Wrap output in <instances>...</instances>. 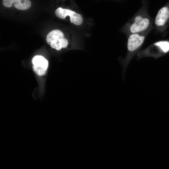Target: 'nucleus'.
<instances>
[{
  "instance_id": "nucleus-1",
  "label": "nucleus",
  "mask_w": 169,
  "mask_h": 169,
  "mask_svg": "<svg viewBox=\"0 0 169 169\" xmlns=\"http://www.w3.org/2000/svg\"><path fill=\"white\" fill-rule=\"evenodd\" d=\"M64 36V33L61 30H54L47 34L46 41L52 48L60 50L62 48L66 47L68 45V41Z\"/></svg>"
},
{
  "instance_id": "nucleus-2",
  "label": "nucleus",
  "mask_w": 169,
  "mask_h": 169,
  "mask_svg": "<svg viewBox=\"0 0 169 169\" xmlns=\"http://www.w3.org/2000/svg\"><path fill=\"white\" fill-rule=\"evenodd\" d=\"M56 16L61 19H64L69 16L70 17V21L76 25H79L83 23V18L79 14L69 9H63L59 7L55 11Z\"/></svg>"
},
{
  "instance_id": "nucleus-3",
  "label": "nucleus",
  "mask_w": 169,
  "mask_h": 169,
  "mask_svg": "<svg viewBox=\"0 0 169 169\" xmlns=\"http://www.w3.org/2000/svg\"><path fill=\"white\" fill-rule=\"evenodd\" d=\"M32 62L33 70L38 75L42 76L45 74L49 65L46 59L42 56L37 55L33 57Z\"/></svg>"
},
{
  "instance_id": "nucleus-4",
  "label": "nucleus",
  "mask_w": 169,
  "mask_h": 169,
  "mask_svg": "<svg viewBox=\"0 0 169 169\" xmlns=\"http://www.w3.org/2000/svg\"><path fill=\"white\" fill-rule=\"evenodd\" d=\"M150 23L149 19L147 18H143L141 16H138L135 18L134 22L130 28L131 32L132 33L144 31L148 27Z\"/></svg>"
},
{
  "instance_id": "nucleus-5",
  "label": "nucleus",
  "mask_w": 169,
  "mask_h": 169,
  "mask_svg": "<svg viewBox=\"0 0 169 169\" xmlns=\"http://www.w3.org/2000/svg\"><path fill=\"white\" fill-rule=\"evenodd\" d=\"M144 39V36L137 33L131 34L128 40L127 46L128 50L131 52L135 50L142 44Z\"/></svg>"
},
{
  "instance_id": "nucleus-6",
  "label": "nucleus",
  "mask_w": 169,
  "mask_h": 169,
  "mask_svg": "<svg viewBox=\"0 0 169 169\" xmlns=\"http://www.w3.org/2000/svg\"><path fill=\"white\" fill-rule=\"evenodd\" d=\"M169 18V8L166 6L163 7L158 11L155 19L156 25L161 26L164 25Z\"/></svg>"
},
{
  "instance_id": "nucleus-7",
  "label": "nucleus",
  "mask_w": 169,
  "mask_h": 169,
  "mask_svg": "<svg viewBox=\"0 0 169 169\" xmlns=\"http://www.w3.org/2000/svg\"><path fill=\"white\" fill-rule=\"evenodd\" d=\"M15 7L21 10H25L30 8L31 2L28 0H13Z\"/></svg>"
},
{
  "instance_id": "nucleus-8",
  "label": "nucleus",
  "mask_w": 169,
  "mask_h": 169,
  "mask_svg": "<svg viewBox=\"0 0 169 169\" xmlns=\"http://www.w3.org/2000/svg\"><path fill=\"white\" fill-rule=\"evenodd\" d=\"M154 44L159 47L164 53L169 51V42L168 41H160L157 42Z\"/></svg>"
},
{
  "instance_id": "nucleus-9",
  "label": "nucleus",
  "mask_w": 169,
  "mask_h": 169,
  "mask_svg": "<svg viewBox=\"0 0 169 169\" xmlns=\"http://www.w3.org/2000/svg\"><path fill=\"white\" fill-rule=\"evenodd\" d=\"M3 3L4 6L7 7H10L13 4V0H3Z\"/></svg>"
}]
</instances>
